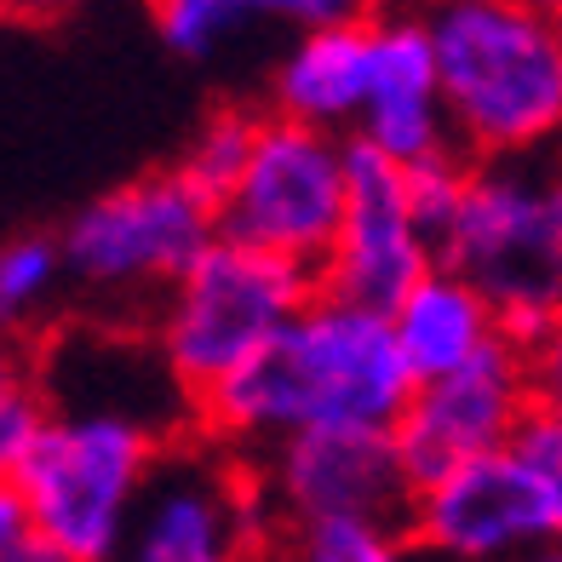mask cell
Here are the masks:
<instances>
[{
	"label": "cell",
	"instance_id": "obj_4",
	"mask_svg": "<svg viewBox=\"0 0 562 562\" xmlns=\"http://www.w3.org/2000/svg\"><path fill=\"white\" fill-rule=\"evenodd\" d=\"M442 265L494 299L505 334L533 345L562 316V149L471 161Z\"/></svg>",
	"mask_w": 562,
	"mask_h": 562
},
{
	"label": "cell",
	"instance_id": "obj_11",
	"mask_svg": "<svg viewBox=\"0 0 562 562\" xmlns=\"http://www.w3.org/2000/svg\"><path fill=\"white\" fill-rule=\"evenodd\" d=\"M407 533H414V546L453 562H505L557 546L551 510L510 448L476 453L465 465L419 482L414 505H407Z\"/></svg>",
	"mask_w": 562,
	"mask_h": 562
},
{
	"label": "cell",
	"instance_id": "obj_20",
	"mask_svg": "<svg viewBox=\"0 0 562 562\" xmlns=\"http://www.w3.org/2000/svg\"><path fill=\"white\" fill-rule=\"evenodd\" d=\"M69 288V259L58 236H12L0 247V316L12 327L41 316Z\"/></svg>",
	"mask_w": 562,
	"mask_h": 562
},
{
	"label": "cell",
	"instance_id": "obj_6",
	"mask_svg": "<svg viewBox=\"0 0 562 562\" xmlns=\"http://www.w3.org/2000/svg\"><path fill=\"white\" fill-rule=\"evenodd\" d=\"M316 288L322 276L311 265L218 229V241L156 304L149 327H156L172 373L184 379V391L201 402L236 368H247L299 316V304Z\"/></svg>",
	"mask_w": 562,
	"mask_h": 562
},
{
	"label": "cell",
	"instance_id": "obj_3",
	"mask_svg": "<svg viewBox=\"0 0 562 562\" xmlns=\"http://www.w3.org/2000/svg\"><path fill=\"white\" fill-rule=\"evenodd\" d=\"M167 430L110 407H53L41 442L7 465L53 562H110L126 551L138 494Z\"/></svg>",
	"mask_w": 562,
	"mask_h": 562
},
{
	"label": "cell",
	"instance_id": "obj_12",
	"mask_svg": "<svg viewBox=\"0 0 562 562\" xmlns=\"http://www.w3.org/2000/svg\"><path fill=\"white\" fill-rule=\"evenodd\" d=\"M437 259L442 247L425 229L414 195H407V167L379 156L373 144L350 138V207L339 224V241L322 259V288L391 311Z\"/></svg>",
	"mask_w": 562,
	"mask_h": 562
},
{
	"label": "cell",
	"instance_id": "obj_24",
	"mask_svg": "<svg viewBox=\"0 0 562 562\" xmlns=\"http://www.w3.org/2000/svg\"><path fill=\"white\" fill-rule=\"evenodd\" d=\"M0 557L7 562H53L46 546H41V533H35L30 505H23L12 488H0Z\"/></svg>",
	"mask_w": 562,
	"mask_h": 562
},
{
	"label": "cell",
	"instance_id": "obj_23",
	"mask_svg": "<svg viewBox=\"0 0 562 562\" xmlns=\"http://www.w3.org/2000/svg\"><path fill=\"white\" fill-rule=\"evenodd\" d=\"M46 425H53V396L41 391V379H7L0 385V465H18Z\"/></svg>",
	"mask_w": 562,
	"mask_h": 562
},
{
	"label": "cell",
	"instance_id": "obj_13",
	"mask_svg": "<svg viewBox=\"0 0 562 562\" xmlns=\"http://www.w3.org/2000/svg\"><path fill=\"white\" fill-rule=\"evenodd\" d=\"M35 379L53 396V407H110V414H133L156 430H172L178 419L172 407H195L184 379L167 362L156 327L133 334L126 316L92 327H58Z\"/></svg>",
	"mask_w": 562,
	"mask_h": 562
},
{
	"label": "cell",
	"instance_id": "obj_7",
	"mask_svg": "<svg viewBox=\"0 0 562 562\" xmlns=\"http://www.w3.org/2000/svg\"><path fill=\"white\" fill-rule=\"evenodd\" d=\"M345 207H350V138L270 110L241 178L218 201V229L236 241L288 252V259L322 276L327 247L339 241Z\"/></svg>",
	"mask_w": 562,
	"mask_h": 562
},
{
	"label": "cell",
	"instance_id": "obj_17",
	"mask_svg": "<svg viewBox=\"0 0 562 562\" xmlns=\"http://www.w3.org/2000/svg\"><path fill=\"white\" fill-rule=\"evenodd\" d=\"M379 0H149V23L172 58L213 64L252 30H316V23L373 18Z\"/></svg>",
	"mask_w": 562,
	"mask_h": 562
},
{
	"label": "cell",
	"instance_id": "obj_22",
	"mask_svg": "<svg viewBox=\"0 0 562 562\" xmlns=\"http://www.w3.org/2000/svg\"><path fill=\"white\" fill-rule=\"evenodd\" d=\"M465 184H471V156L465 149H442V156H425L407 167V195H414V207L425 218V229L437 236H448V224L459 213V201H465Z\"/></svg>",
	"mask_w": 562,
	"mask_h": 562
},
{
	"label": "cell",
	"instance_id": "obj_18",
	"mask_svg": "<svg viewBox=\"0 0 562 562\" xmlns=\"http://www.w3.org/2000/svg\"><path fill=\"white\" fill-rule=\"evenodd\" d=\"M276 540L304 562H391L414 533L407 517H385V510H322V517L288 522Z\"/></svg>",
	"mask_w": 562,
	"mask_h": 562
},
{
	"label": "cell",
	"instance_id": "obj_14",
	"mask_svg": "<svg viewBox=\"0 0 562 562\" xmlns=\"http://www.w3.org/2000/svg\"><path fill=\"white\" fill-rule=\"evenodd\" d=\"M368 23H373V87H368V110L350 138L373 144L379 156H391L402 167L459 149L448 104H442L437 46H430L419 7L414 0L379 7Z\"/></svg>",
	"mask_w": 562,
	"mask_h": 562
},
{
	"label": "cell",
	"instance_id": "obj_19",
	"mask_svg": "<svg viewBox=\"0 0 562 562\" xmlns=\"http://www.w3.org/2000/svg\"><path fill=\"white\" fill-rule=\"evenodd\" d=\"M259 126H265V115H252V110H241V104H218L207 121L195 126V138L184 144L178 172H184L190 184L218 207V201L229 195V184L241 178L252 144H259Z\"/></svg>",
	"mask_w": 562,
	"mask_h": 562
},
{
	"label": "cell",
	"instance_id": "obj_26",
	"mask_svg": "<svg viewBox=\"0 0 562 562\" xmlns=\"http://www.w3.org/2000/svg\"><path fill=\"white\" fill-rule=\"evenodd\" d=\"M81 7H87V0H7V12L23 18V23H53V18H69Z\"/></svg>",
	"mask_w": 562,
	"mask_h": 562
},
{
	"label": "cell",
	"instance_id": "obj_15",
	"mask_svg": "<svg viewBox=\"0 0 562 562\" xmlns=\"http://www.w3.org/2000/svg\"><path fill=\"white\" fill-rule=\"evenodd\" d=\"M373 87V23H316V30L288 35V46L270 64V110L327 126V133H356Z\"/></svg>",
	"mask_w": 562,
	"mask_h": 562
},
{
	"label": "cell",
	"instance_id": "obj_27",
	"mask_svg": "<svg viewBox=\"0 0 562 562\" xmlns=\"http://www.w3.org/2000/svg\"><path fill=\"white\" fill-rule=\"evenodd\" d=\"M533 7H540V12H557V18H562V0H533Z\"/></svg>",
	"mask_w": 562,
	"mask_h": 562
},
{
	"label": "cell",
	"instance_id": "obj_21",
	"mask_svg": "<svg viewBox=\"0 0 562 562\" xmlns=\"http://www.w3.org/2000/svg\"><path fill=\"white\" fill-rule=\"evenodd\" d=\"M510 453L528 465L533 488H540L546 510H551V528H557V546H562V407L533 402L522 430L510 437Z\"/></svg>",
	"mask_w": 562,
	"mask_h": 562
},
{
	"label": "cell",
	"instance_id": "obj_16",
	"mask_svg": "<svg viewBox=\"0 0 562 562\" xmlns=\"http://www.w3.org/2000/svg\"><path fill=\"white\" fill-rule=\"evenodd\" d=\"M391 322H396V339H402V356L414 368V379H437L505 339L494 299L442 259L391 304Z\"/></svg>",
	"mask_w": 562,
	"mask_h": 562
},
{
	"label": "cell",
	"instance_id": "obj_8",
	"mask_svg": "<svg viewBox=\"0 0 562 562\" xmlns=\"http://www.w3.org/2000/svg\"><path fill=\"white\" fill-rule=\"evenodd\" d=\"M270 540V510L247 459L229 442H172L138 494L126 551L133 562H229Z\"/></svg>",
	"mask_w": 562,
	"mask_h": 562
},
{
	"label": "cell",
	"instance_id": "obj_25",
	"mask_svg": "<svg viewBox=\"0 0 562 562\" xmlns=\"http://www.w3.org/2000/svg\"><path fill=\"white\" fill-rule=\"evenodd\" d=\"M522 350H528V373H533V402L562 407V316Z\"/></svg>",
	"mask_w": 562,
	"mask_h": 562
},
{
	"label": "cell",
	"instance_id": "obj_1",
	"mask_svg": "<svg viewBox=\"0 0 562 562\" xmlns=\"http://www.w3.org/2000/svg\"><path fill=\"white\" fill-rule=\"evenodd\" d=\"M414 385L391 311L316 288L247 368L195 402V414L207 437L259 453L311 425H396Z\"/></svg>",
	"mask_w": 562,
	"mask_h": 562
},
{
	"label": "cell",
	"instance_id": "obj_2",
	"mask_svg": "<svg viewBox=\"0 0 562 562\" xmlns=\"http://www.w3.org/2000/svg\"><path fill=\"white\" fill-rule=\"evenodd\" d=\"M471 161L562 149V18L533 0H414Z\"/></svg>",
	"mask_w": 562,
	"mask_h": 562
},
{
	"label": "cell",
	"instance_id": "obj_10",
	"mask_svg": "<svg viewBox=\"0 0 562 562\" xmlns=\"http://www.w3.org/2000/svg\"><path fill=\"white\" fill-rule=\"evenodd\" d=\"M528 407H533L528 350L510 334L482 356H471V362H459L437 379H419L396 419V448H402V465L414 476V488L465 465L476 453L510 448Z\"/></svg>",
	"mask_w": 562,
	"mask_h": 562
},
{
	"label": "cell",
	"instance_id": "obj_5",
	"mask_svg": "<svg viewBox=\"0 0 562 562\" xmlns=\"http://www.w3.org/2000/svg\"><path fill=\"white\" fill-rule=\"evenodd\" d=\"M69 288L110 316H156L201 252L218 241V207L184 172H144L92 195L58 229Z\"/></svg>",
	"mask_w": 562,
	"mask_h": 562
},
{
	"label": "cell",
	"instance_id": "obj_9",
	"mask_svg": "<svg viewBox=\"0 0 562 562\" xmlns=\"http://www.w3.org/2000/svg\"><path fill=\"white\" fill-rule=\"evenodd\" d=\"M247 459L270 510V540L288 522L322 517V510L407 517L414 505V476L402 465L396 425H311Z\"/></svg>",
	"mask_w": 562,
	"mask_h": 562
}]
</instances>
